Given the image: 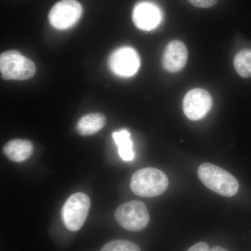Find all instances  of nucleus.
<instances>
[{
	"instance_id": "1a4fd4ad",
	"label": "nucleus",
	"mask_w": 251,
	"mask_h": 251,
	"mask_svg": "<svg viewBox=\"0 0 251 251\" xmlns=\"http://www.w3.org/2000/svg\"><path fill=\"white\" fill-rule=\"evenodd\" d=\"M161 11L153 3L142 1L133 9V23L141 30H152L161 23Z\"/></svg>"
},
{
	"instance_id": "a211bd4d",
	"label": "nucleus",
	"mask_w": 251,
	"mask_h": 251,
	"mask_svg": "<svg viewBox=\"0 0 251 251\" xmlns=\"http://www.w3.org/2000/svg\"><path fill=\"white\" fill-rule=\"evenodd\" d=\"M209 251H228L226 250V249H224L222 247H216L212 248V249H210Z\"/></svg>"
},
{
	"instance_id": "7ed1b4c3",
	"label": "nucleus",
	"mask_w": 251,
	"mask_h": 251,
	"mask_svg": "<svg viewBox=\"0 0 251 251\" xmlns=\"http://www.w3.org/2000/svg\"><path fill=\"white\" fill-rule=\"evenodd\" d=\"M0 72L4 80H25L34 76L36 67L18 51L9 50L0 56Z\"/></svg>"
},
{
	"instance_id": "f3484780",
	"label": "nucleus",
	"mask_w": 251,
	"mask_h": 251,
	"mask_svg": "<svg viewBox=\"0 0 251 251\" xmlns=\"http://www.w3.org/2000/svg\"><path fill=\"white\" fill-rule=\"evenodd\" d=\"M209 246L204 242H200L190 248L187 251H209Z\"/></svg>"
},
{
	"instance_id": "f8f14e48",
	"label": "nucleus",
	"mask_w": 251,
	"mask_h": 251,
	"mask_svg": "<svg viewBox=\"0 0 251 251\" xmlns=\"http://www.w3.org/2000/svg\"><path fill=\"white\" fill-rule=\"evenodd\" d=\"M105 124L106 117L103 114L99 112L87 114L78 120L76 130L79 134L87 136L98 133L105 126Z\"/></svg>"
},
{
	"instance_id": "20e7f679",
	"label": "nucleus",
	"mask_w": 251,
	"mask_h": 251,
	"mask_svg": "<svg viewBox=\"0 0 251 251\" xmlns=\"http://www.w3.org/2000/svg\"><path fill=\"white\" fill-rule=\"evenodd\" d=\"M90 207V199L83 193H76L68 198L62 209L64 226L72 232L83 226Z\"/></svg>"
},
{
	"instance_id": "2eb2a0df",
	"label": "nucleus",
	"mask_w": 251,
	"mask_h": 251,
	"mask_svg": "<svg viewBox=\"0 0 251 251\" xmlns=\"http://www.w3.org/2000/svg\"><path fill=\"white\" fill-rule=\"evenodd\" d=\"M100 251H141L135 243L127 240H115L103 246Z\"/></svg>"
},
{
	"instance_id": "f257e3e1",
	"label": "nucleus",
	"mask_w": 251,
	"mask_h": 251,
	"mask_svg": "<svg viewBox=\"0 0 251 251\" xmlns=\"http://www.w3.org/2000/svg\"><path fill=\"white\" fill-rule=\"evenodd\" d=\"M198 175L204 186L224 197H232L239 191V182L233 175L212 163L201 165Z\"/></svg>"
},
{
	"instance_id": "f03ea898",
	"label": "nucleus",
	"mask_w": 251,
	"mask_h": 251,
	"mask_svg": "<svg viewBox=\"0 0 251 251\" xmlns=\"http://www.w3.org/2000/svg\"><path fill=\"white\" fill-rule=\"evenodd\" d=\"M168 176L153 168H145L135 172L130 180V188L137 196L153 198L163 194L168 187Z\"/></svg>"
},
{
	"instance_id": "9b49d317",
	"label": "nucleus",
	"mask_w": 251,
	"mask_h": 251,
	"mask_svg": "<svg viewBox=\"0 0 251 251\" xmlns=\"http://www.w3.org/2000/svg\"><path fill=\"white\" fill-rule=\"evenodd\" d=\"M32 143L27 140H10L3 148V152L11 161L21 163L27 160L33 153Z\"/></svg>"
},
{
	"instance_id": "4468645a",
	"label": "nucleus",
	"mask_w": 251,
	"mask_h": 251,
	"mask_svg": "<svg viewBox=\"0 0 251 251\" xmlns=\"http://www.w3.org/2000/svg\"><path fill=\"white\" fill-rule=\"evenodd\" d=\"M234 67L241 77H251V49L242 50L236 54Z\"/></svg>"
},
{
	"instance_id": "9d476101",
	"label": "nucleus",
	"mask_w": 251,
	"mask_h": 251,
	"mask_svg": "<svg viewBox=\"0 0 251 251\" xmlns=\"http://www.w3.org/2000/svg\"><path fill=\"white\" fill-rule=\"evenodd\" d=\"M188 60V50L184 43L175 40L167 45L163 55V67L168 72H179Z\"/></svg>"
},
{
	"instance_id": "6e6552de",
	"label": "nucleus",
	"mask_w": 251,
	"mask_h": 251,
	"mask_svg": "<svg viewBox=\"0 0 251 251\" xmlns=\"http://www.w3.org/2000/svg\"><path fill=\"white\" fill-rule=\"evenodd\" d=\"M212 98L207 91L193 89L185 96L183 110L189 120L197 121L206 116L212 108Z\"/></svg>"
},
{
	"instance_id": "ddd939ff",
	"label": "nucleus",
	"mask_w": 251,
	"mask_h": 251,
	"mask_svg": "<svg viewBox=\"0 0 251 251\" xmlns=\"http://www.w3.org/2000/svg\"><path fill=\"white\" fill-rule=\"evenodd\" d=\"M112 137L118 147L119 154L122 159L125 161H133L135 153L129 131L126 129H122L120 131L114 132Z\"/></svg>"
},
{
	"instance_id": "dca6fc26",
	"label": "nucleus",
	"mask_w": 251,
	"mask_h": 251,
	"mask_svg": "<svg viewBox=\"0 0 251 251\" xmlns=\"http://www.w3.org/2000/svg\"><path fill=\"white\" fill-rule=\"evenodd\" d=\"M191 4L198 8H209L215 5L219 0H188Z\"/></svg>"
},
{
	"instance_id": "39448f33",
	"label": "nucleus",
	"mask_w": 251,
	"mask_h": 251,
	"mask_svg": "<svg viewBox=\"0 0 251 251\" xmlns=\"http://www.w3.org/2000/svg\"><path fill=\"white\" fill-rule=\"evenodd\" d=\"M117 222L132 232L143 230L150 222L148 208L140 201H130L117 208L115 214Z\"/></svg>"
},
{
	"instance_id": "423d86ee",
	"label": "nucleus",
	"mask_w": 251,
	"mask_h": 251,
	"mask_svg": "<svg viewBox=\"0 0 251 251\" xmlns=\"http://www.w3.org/2000/svg\"><path fill=\"white\" fill-rule=\"evenodd\" d=\"M82 12V6L76 0H62L50 11V23L56 29H69L79 21Z\"/></svg>"
},
{
	"instance_id": "0eeeda50",
	"label": "nucleus",
	"mask_w": 251,
	"mask_h": 251,
	"mask_svg": "<svg viewBox=\"0 0 251 251\" xmlns=\"http://www.w3.org/2000/svg\"><path fill=\"white\" fill-rule=\"evenodd\" d=\"M110 70L117 75L130 77L138 72L140 60L138 52L130 47H122L114 51L109 58Z\"/></svg>"
}]
</instances>
